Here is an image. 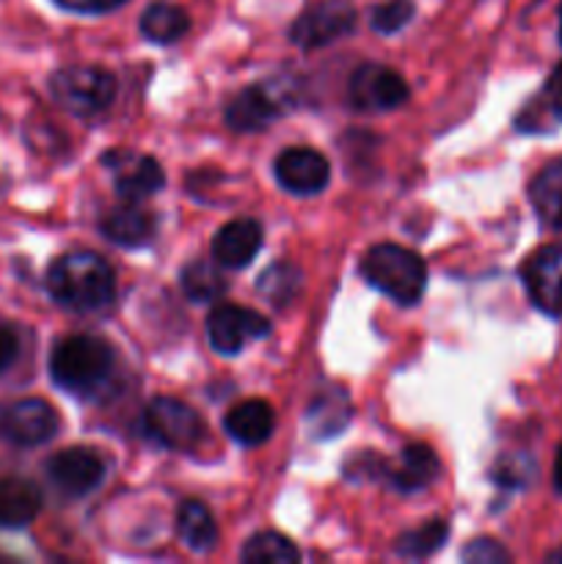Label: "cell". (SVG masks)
I'll return each instance as SVG.
<instances>
[{"label":"cell","instance_id":"ac0fdd59","mask_svg":"<svg viewBox=\"0 0 562 564\" xmlns=\"http://www.w3.org/2000/svg\"><path fill=\"white\" fill-rule=\"evenodd\" d=\"M42 510V494L20 477L0 479V529H22Z\"/></svg>","mask_w":562,"mask_h":564},{"label":"cell","instance_id":"d4e9b609","mask_svg":"<svg viewBox=\"0 0 562 564\" xmlns=\"http://www.w3.org/2000/svg\"><path fill=\"white\" fill-rule=\"evenodd\" d=\"M301 286H303L301 270L290 262L270 264L257 281V290L262 292V297H268V301L275 303V306H287L290 301H295Z\"/></svg>","mask_w":562,"mask_h":564},{"label":"cell","instance_id":"30bf717a","mask_svg":"<svg viewBox=\"0 0 562 564\" xmlns=\"http://www.w3.org/2000/svg\"><path fill=\"white\" fill-rule=\"evenodd\" d=\"M105 477V463L91 449H64L47 460V479L66 499H83L99 488Z\"/></svg>","mask_w":562,"mask_h":564},{"label":"cell","instance_id":"4dcf8cb0","mask_svg":"<svg viewBox=\"0 0 562 564\" xmlns=\"http://www.w3.org/2000/svg\"><path fill=\"white\" fill-rule=\"evenodd\" d=\"M17 356H20V336L9 325H0V375L9 372Z\"/></svg>","mask_w":562,"mask_h":564},{"label":"cell","instance_id":"e575fe53","mask_svg":"<svg viewBox=\"0 0 562 564\" xmlns=\"http://www.w3.org/2000/svg\"><path fill=\"white\" fill-rule=\"evenodd\" d=\"M551 562H562V551H554V554H549Z\"/></svg>","mask_w":562,"mask_h":564},{"label":"cell","instance_id":"603a6c76","mask_svg":"<svg viewBox=\"0 0 562 564\" xmlns=\"http://www.w3.org/2000/svg\"><path fill=\"white\" fill-rule=\"evenodd\" d=\"M182 292L187 295V301L193 303H209L218 301L226 295L229 284H226L224 273L215 268L213 262H193L182 270Z\"/></svg>","mask_w":562,"mask_h":564},{"label":"cell","instance_id":"f546056e","mask_svg":"<svg viewBox=\"0 0 562 564\" xmlns=\"http://www.w3.org/2000/svg\"><path fill=\"white\" fill-rule=\"evenodd\" d=\"M461 560L466 564H501V562H510V554L501 549L496 540H472V543L463 549Z\"/></svg>","mask_w":562,"mask_h":564},{"label":"cell","instance_id":"6da1fadb","mask_svg":"<svg viewBox=\"0 0 562 564\" xmlns=\"http://www.w3.org/2000/svg\"><path fill=\"white\" fill-rule=\"evenodd\" d=\"M47 290L61 306L75 312H97L116 295L114 268L97 253H66L47 270Z\"/></svg>","mask_w":562,"mask_h":564},{"label":"cell","instance_id":"4fadbf2b","mask_svg":"<svg viewBox=\"0 0 562 564\" xmlns=\"http://www.w3.org/2000/svg\"><path fill=\"white\" fill-rule=\"evenodd\" d=\"M275 180L295 196H314L331 180L328 160L306 147H292L275 158Z\"/></svg>","mask_w":562,"mask_h":564},{"label":"cell","instance_id":"5b68a950","mask_svg":"<svg viewBox=\"0 0 562 564\" xmlns=\"http://www.w3.org/2000/svg\"><path fill=\"white\" fill-rule=\"evenodd\" d=\"M143 427L149 438L176 452H193L207 433L202 416L174 397H154L143 411Z\"/></svg>","mask_w":562,"mask_h":564},{"label":"cell","instance_id":"d6a6232c","mask_svg":"<svg viewBox=\"0 0 562 564\" xmlns=\"http://www.w3.org/2000/svg\"><path fill=\"white\" fill-rule=\"evenodd\" d=\"M554 488L562 494V446L556 452V460H554Z\"/></svg>","mask_w":562,"mask_h":564},{"label":"cell","instance_id":"e0dca14e","mask_svg":"<svg viewBox=\"0 0 562 564\" xmlns=\"http://www.w3.org/2000/svg\"><path fill=\"white\" fill-rule=\"evenodd\" d=\"M224 427L237 444L259 446L273 435L275 413L264 400H246L226 413Z\"/></svg>","mask_w":562,"mask_h":564},{"label":"cell","instance_id":"52a82bcc","mask_svg":"<svg viewBox=\"0 0 562 564\" xmlns=\"http://www.w3.org/2000/svg\"><path fill=\"white\" fill-rule=\"evenodd\" d=\"M58 433V413L39 397L0 405V441L14 446H39Z\"/></svg>","mask_w":562,"mask_h":564},{"label":"cell","instance_id":"ba28073f","mask_svg":"<svg viewBox=\"0 0 562 564\" xmlns=\"http://www.w3.org/2000/svg\"><path fill=\"white\" fill-rule=\"evenodd\" d=\"M268 334V319L246 306H229V303H224L207 319V339L213 345V350L220 352V356H237L248 341L262 339Z\"/></svg>","mask_w":562,"mask_h":564},{"label":"cell","instance_id":"1f68e13d","mask_svg":"<svg viewBox=\"0 0 562 564\" xmlns=\"http://www.w3.org/2000/svg\"><path fill=\"white\" fill-rule=\"evenodd\" d=\"M55 3L69 11H80V14H105V11L119 9L125 0H55Z\"/></svg>","mask_w":562,"mask_h":564},{"label":"cell","instance_id":"277c9868","mask_svg":"<svg viewBox=\"0 0 562 564\" xmlns=\"http://www.w3.org/2000/svg\"><path fill=\"white\" fill-rule=\"evenodd\" d=\"M55 102L75 116H94L108 108L116 97V77L99 66H64L50 80Z\"/></svg>","mask_w":562,"mask_h":564},{"label":"cell","instance_id":"83f0119b","mask_svg":"<svg viewBox=\"0 0 562 564\" xmlns=\"http://www.w3.org/2000/svg\"><path fill=\"white\" fill-rule=\"evenodd\" d=\"M413 17L411 0H386L372 11V28L378 33H395L406 28Z\"/></svg>","mask_w":562,"mask_h":564},{"label":"cell","instance_id":"3957f363","mask_svg":"<svg viewBox=\"0 0 562 564\" xmlns=\"http://www.w3.org/2000/svg\"><path fill=\"white\" fill-rule=\"evenodd\" d=\"M361 275L375 290L402 306L417 303L428 286V268L422 257L397 242H378L369 248L361 259Z\"/></svg>","mask_w":562,"mask_h":564},{"label":"cell","instance_id":"4316f807","mask_svg":"<svg viewBox=\"0 0 562 564\" xmlns=\"http://www.w3.org/2000/svg\"><path fill=\"white\" fill-rule=\"evenodd\" d=\"M446 534H450V527L444 521H428L424 527L413 529V532L400 534L395 551L400 556H408V560H424V556L435 554L446 543Z\"/></svg>","mask_w":562,"mask_h":564},{"label":"cell","instance_id":"44dd1931","mask_svg":"<svg viewBox=\"0 0 562 564\" xmlns=\"http://www.w3.org/2000/svg\"><path fill=\"white\" fill-rule=\"evenodd\" d=\"M176 532H180L182 543L187 545L196 554L213 549L218 543V527H215V518L202 501L191 499L180 507L176 512Z\"/></svg>","mask_w":562,"mask_h":564},{"label":"cell","instance_id":"2e32d148","mask_svg":"<svg viewBox=\"0 0 562 564\" xmlns=\"http://www.w3.org/2000/svg\"><path fill=\"white\" fill-rule=\"evenodd\" d=\"M102 235L108 237L110 242L125 248H141L147 242H152L154 229H158V220H154L152 213L138 207V202H127L121 207L110 209L108 215L99 224Z\"/></svg>","mask_w":562,"mask_h":564},{"label":"cell","instance_id":"d6986e66","mask_svg":"<svg viewBox=\"0 0 562 564\" xmlns=\"http://www.w3.org/2000/svg\"><path fill=\"white\" fill-rule=\"evenodd\" d=\"M439 474V457L428 444H411L402 449L397 466H391V485L402 494L428 488Z\"/></svg>","mask_w":562,"mask_h":564},{"label":"cell","instance_id":"d590c367","mask_svg":"<svg viewBox=\"0 0 562 564\" xmlns=\"http://www.w3.org/2000/svg\"><path fill=\"white\" fill-rule=\"evenodd\" d=\"M560 44H562V6H560Z\"/></svg>","mask_w":562,"mask_h":564},{"label":"cell","instance_id":"f1b7e54d","mask_svg":"<svg viewBox=\"0 0 562 564\" xmlns=\"http://www.w3.org/2000/svg\"><path fill=\"white\" fill-rule=\"evenodd\" d=\"M532 474L534 466L529 457H505V460H499V468H496V482L507 485V488H521V485L532 479Z\"/></svg>","mask_w":562,"mask_h":564},{"label":"cell","instance_id":"7a4b0ae2","mask_svg":"<svg viewBox=\"0 0 562 564\" xmlns=\"http://www.w3.org/2000/svg\"><path fill=\"white\" fill-rule=\"evenodd\" d=\"M114 367V347L99 336L88 334L66 336L50 356V375H53L55 386L69 394H94L108 383Z\"/></svg>","mask_w":562,"mask_h":564},{"label":"cell","instance_id":"836d02e7","mask_svg":"<svg viewBox=\"0 0 562 564\" xmlns=\"http://www.w3.org/2000/svg\"><path fill=\"white\" fill-rule=\"evenodd\" d=\"M549 88H551V91L556 94V97H562V66H560V69L554 72V77H551Z\"/></svg>","mask_w":562,"mask_h":564},{"label":"cell","instance_id":"7402d4cb","mask_svg":"<svg viewBox=\"0 0 562 564\" xmlns=\"http://www.w3.org/2000/svg\"><path fill=\"white\" fill-rule=\"evenodd\" d=\"M187 28H191V20H187L185 9L165 3V0H158L141 14V33L149 42L171 44L185 36Z\"/></svg>","mask_w":562,"mask_h":564},{"label":"cell","instance_id":"9a60e30c","mask_svg":"<svg viewBox=\"0 0 562 564\" xmlns=\"http://www.w3.org/2000/svg\"><path fill=\"white\" fill-rule=\"evenodd\" d=\"M262 248V226L253 218H237L220 226L213 237V257L220 268H246Z\"/></svg>","mask_w":562,"mask_h":564},{"label":"cell","instance_id":"cb8c5ba5","mask_svg":"<svg viewBox=\"0 0 562 564\" xmlns=\"http://www.w3.org/2000/svg\"><path fill=\"white\" fill-rule=\"evenodd\" d=\"M240 560L246 564H292L301 560V551L279 532H259L242 545Z\"/></svg>","mask_w":562,"mask_h":564},{"label":"cell","instance_id":"484cf974","mask_svg":"<svg viewBox=\"0 0 562 564\" xmlns=\"http://www.w3.org/2000/svg\"><path fill=\"white\" fill-rule=\"evenodd\" d=\"M345 422H350V400L342 391L323 394L306 413V424L314 435H336Z\"/></svg>","mask_w":562,"mask_h":564},{"label":"cell","instance_id":"9c48e42d","mask_svg":"<svg viewBox=\"0 0 562 564\" xmlns=\"http://www.w3.org/2000/svg\"><path fill=\"white\" fill-rule=\"evenodd\" d=\"M529 301L549 317H562V242L538 248L521 268Z\"/></svg>","mask_w":562,"mask_h":564},{"label":"cell","instance_id":"8992f818","mask_svg":"<svg viewBox=\"0 0 562 564\" xmlns=\"http://www.w3.org/2000/svg\"><path fill=\"white\" fill-rule=\"evenodd\" d=\"M356 28V9L347 0H317L301 11L290 28V39L303 50L325 47Z\"/></svg>","mask_w":562,"mask_h":564},{"label":"cell","instance_id":"5bb4252c","mask_svg":"<svg viewBox=\"0 0 562 564\" xmlns=\"http://www.w3.org/2000/svg\"><path fill=\"white\" fill-rule=\"evenodd\" d=\"M281 86H248L226 108V121L237 132H253L268 127L275 116L287 110Z\"/></svg>","mask_w":562,"mask_h":564},{"label":"cell","instance_id":"7c38bea8","mask_svg":"<svg viewBox=\"0 0 562 564\" xmlns=\"http://www.w3.org/2000/svg\"><path fill=\"white\" fill-rule=\"evenodd\" d=\"M350 102L358 110H391L408 99V86L395 69L364 64L350 77Z\"/></svg>","mask_w":562,"mask_h":564},{"label":"cell","instance_id":"8fae6325","mask_svg":"<svg viewBox=\"0 0 562 564\" xmlns=\"http://www.w3.org/2000/svg\"><path fill=\"white\" fill-rule=\"evenodd\" d=\"M105 165L114 171V185L121 198L127 202H141V198L154 196L165 185V174L160 163L149 154L127 152V149H114L105 154Z\"/></svg>","mask_w":562,"mask_h":564},{"label":"cell","instance_id":"ffe728a7","mask_svg":"<svg viewBox=\"0 0 562 564\" xmlns=\"http://www.w3.org/2000/svg\"><path fill=\"white\" fill-rule=\"evenodd\" d=\"M529 202L549 229H562V158L540 169L529 185Z\"/></svg>","mask_w":562,"mask_h":564}]
</instances>
